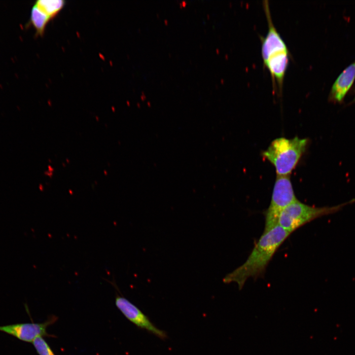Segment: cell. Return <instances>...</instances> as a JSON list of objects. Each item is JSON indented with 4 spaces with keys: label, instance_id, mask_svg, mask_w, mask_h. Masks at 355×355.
Wrapping results in <instances>:
<instances>
[{
    "label": "cell",
    "instance_id": "6da1fadb",
    "mask_svg": "<svg viewBox=\"0 0 355 355\" xmlns=\"http://www.w3.org/2000/svg\"><path fill=\"white\" fill-rule=\"evenodd\" d=\"M290 233L279 225L263 233L245 262L223 279L225 284L235 283L241 290L249 278L263 275L278 248Z\"/></svg>",
    "mask_w": 355,
    "mask_h": 355
},
{
    "label": "cell",
    "instance_id": "7a4b0ae2",
    "mask_svg": "<svg viewBox=\"0 0 355 355\" xmlns=\"http://www.w3.org/2000/svg\"><path fill=\"white\" fill-rule=\"evenodd\" d=\"M308 142L307 139L297 136L292 139L277 138L262 155L274 166L277 176H290L306 151Z\"/></svg>",
    "mask_w": 355,
    "mask_h": 355
},
{
    "label": "cell",
    "instance_id": "3957f363",
    "mask_svg": "<svg viewBox=\"0 0 355 355\" xmlns=\"http://www.w3.org/2000/svg\"><path fill=\"white\" fill-rule=\"evenodd\" d=\"M355 202L354 199L332 207H316L305 204L297 200L281 212L278 225L291 234L306 223L322 216L335 213L346 205Z\"/></svg>",
    "mask_w": 355,
    "mask_h": 355
},
{
    "label": "cell",
    "instance_id": "277c9868",
    "mask_svg": "<svg viewBox=\"0 0 355 355\" xmlns=\"http://www.w3.org/2000/svg\"><path fill=\"white\" fill-rule=\"evenodd\" d=\"M297 200L290 176H277L270 204L264 213L265 225L263 233L276 226L281 212Z\"/></svg>",
    "mask_w": 355,
    "mask_h": 355
},
{
    "label": "cell",
    "instance_id": "5b68a950",
    "mask_svg": "<svg viewBox=\"0 0 355 355\" xmlns=\"http://www.w3.org/2000/svg\"><path fill=\"white\" fill-rule=\"evenodd\" d=\"M57 320L56 316L52 315L42 323H20L0 326V331L22 341L32 343L37 337L53 336L47 332V328Z\"/></svg>",
    "mask_w": 355,
    "mask_h": 355
},
{
    "label": "cell",
    "instance_id": "8992f818",
    "mask_svg": "<svg viewBox=\"0 0 355 355\" xmlns=\"http://www.w3.org/2000/svg\"><path fill=\"white\" fill-rule=\"evenodd\" d=\"M115 303L123 315L138 327L146 329L160 338L167 337L164 331L156 327L142 311L127 299L117 295Z\"/></svg>",
    "mask_w": 355,
    "mask_h": 355
},
{
    "label": "cell",
    "instance_id": "52a82bcc",
    "mask_svg": "<svg viewBox=\"0 0 355 355\" xmlns=\"http://www.w3.org/2000/svg\"><path fill=\"white\" fill-rule=\"evenodd\" d=\"M355 79V61L347 67L333 83L328 100L333 102H343Z\"/></svg>",
    "mask_w": 355,
    "mask_h": 355
},
{
    "label": "cell",
    "instance_id": "ba28073f",
    "mask_svg": "<svg viewBox=\"0 0 355 355\" xmlns=\"http://www.w3.org/2000/svg\"><path fill=\"white\" fill-rule=\"evenodd\" d=\"M35 4L52 19L64 7L65 1L62 0H39Z\"/></svg>",
    "mask_w": 355,
    "mask_h": 355
},
{
    "label": "cell",
    "instance_id": "9c48e42d",
    "mask_svg": "<svg viewBox=\"0 0 355 355\" xmlns=\"http://www.w3.org/2000/svg\"><path fill=\"white\" fill-rule=\"evenodd\" d=\"M50 19L48 15L35 4L33 6L31 11V21L37 34L40 36L43 34L45 27Z\"/></svg>",
    "mask_w": 355,
    "mask_h": 355
},
{
    "label": "cell",
    "instance_id": "30bf717a",
    "mask_svg": "<svg viewBox=\"0 0 355 355\" xmlns=\"http://www.w3.org/2000/svg\"><path fill=\"white\" fill-rule=\"evenodd\" d=\"M32 343L39 355H55L43 337H37Z\"/></svg>",
    "mask_w": 355,
    "mask_h": 355
},
{
    "label": "cell",
    "instance_id": "8fae6325",
    "mask_svg": "<svg viewBox=\"0 0 355 355\" xmlns=\"http://www.w3.org/2000/svg\"><path fill=\"white\" fill-rule=\"evenodd\" d=\"M354 102H355V97L354 98L353 100L351 101V103H352Z\"/></svg>",
    "mask_w": 355,
    "mask_h": 355
}]
</instances>
